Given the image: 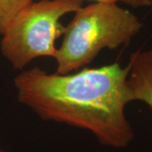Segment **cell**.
<instances>
[{
	"label": "cell",
	"instance_id": "1",
	"mask_svg": "<svg viewBox=\"0 0 152 152\" xmlns=\"http://www.w3.org/2000/svg\"><path fill=\"white\" fill-rule=\"evenodd\" d=\"M129 68L118 63L74 74L47 73L39 67L14 80L17 99L41 119L89 131L104 146L127 147L134 139L125 108Z\"/></svg>",
	"mask_w": 152,
	"mask_h": 152
},
{
	"label": "cell",
	"instance_id": "2",
	"mask_svg": "<svg viewBox=\"0 0 152 152\" xmlns=\"http://www.w3.org/2000/svg\"><path fill=\"white\" fill-rule=\"evenodd\" d=\"M143 26L139 17L118 4L95 2L82 6L64 26L63 42L55 57L56 73L78 71L103 49L128 45Z\"/></svg>",
	"mask_w": 152,
	"mask_h": 152
},
{
	"label": "cell",
	"instance_id": "3",
	"mask_svg": "<svg viewBox=\"0 0 152 152\" xmlns=\"http://www.w3.org/2000/svg\"><path fill=\"white\" fill-rule=\"evenodd\" d=\"M83 6V0H39L20 11L7 26L0 51L15 69H23L40 57L55 58V42L63 36L59 20Z\"/></svg>",
	"mask_w": 152,
	"mask_h": 152
},
{
	"label": "cell",
	"instance_id": "4",
	"mask_svg": "<svg viewBox=\"0 0 152 152\" xmlns=\"http://www.w3.org/2000/svg\"><path fill=\"white\" fill-rule=\"evenodd\" d=\"M127 87L130 102L139 101L152 110V48L132 53Z\"/></svg>",
	"mask_w": 152,
	"mask_h": 152
},
{
	"label": "cell",
	"instance_id": "5",
	"mask_svg": "<svg viewBox=\"0 0 152 152\" xmlns=\"http://www.w3.org/2000/svg\"><path fill=\"white\" fill-rule=\"evenodd\" d=\"M33 0H0V34L17 14L31 4Z\"/></svg>",
	"mask_w": 152,
	"mask_h": 152
},
{
	"label": "cell",
	"instance_id": "6",
	"mask_svg": "<svg viewBox=\"0 0 152 152\" xmlns=\"http://www.w3.org/2000/svg\"><path fill=\"white\" fill-rule=\"evenodd\" d=\"M93 1L99 3H113V4L123 3L134 9L152 6V0H93Z\"/></svg>",
	"mask_w": 152,
	"mask_h": 152
},
{
	"label": "cell",
	"instance_id": "7",
	"mask_svg": "<svg viewBox=\"0 0 152 152\" xmlns=\"http://www.w3.org/2000/svg\"><path fill=\"white\" fill-rule=\"evenodd\" d=\"M0 152H7L6 151H4V150H3V149H1L0 148Z\"/></svg>",
	"mask_w": 152,
	"mask_h": 152
}]
</instances>
